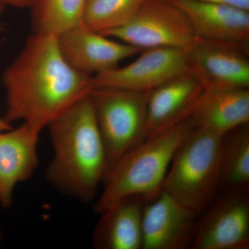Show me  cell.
<instances>
[{"instance_id":"6da1fadb","label":"cell","mask_w":249,"mask_h":249,"mask_svg":"<svg viewBox=\"0 0 249 249\" xmlns=\"http://www.w3.org/2000/svg\"><path fill=\"white\" fill-rule=\"evenodd\" d=\"M91 78L62 58L56 36L34 33L1 76L6 95L4 120L42 129L92 89Z\"/></svg>"},{"instance_id":"9c48e42d","label":"cell","mask_w":249,"mask_h":249,"mask_svg":"<svg viewBox=\"0 0 249 249\" xmlns=\"http://www.w3.org/2000/svg\"><path fill=\"white\" fill-rule=\"evenodd\" d=\"M59 51L73 70L93 77L114 70L142 49L91 30L80 23L56 36Z\"/></svg>"},{"instance_id":"d6986e66","label":"cell","mask_w":249,"mask_h":249,"mask_svg":"<svg viewBox=\"0 0 249 249\" xmlns=\"http://www.w3.org/2000/svg\"><path fill=\"white\" fill-rule=\"evenodd\" d=\"M143 0H88L82 24L103 34L127 24Z\"/></svg>"},{"instance_id":"ba28073f","label":"cell","mask_w":249,"mask_h":249,"mask_svg":"<svg viewBox=\"0 0 249 249\" xmlns=\"http://www.w3.org/2000/svg\"><path fill=\"white\" fill-rule=\"evenodd\" d=\"M142 52L129 65L93 76L92 88L151 91L175 77L190 72L186 48H153Z\"/></svg>"},{"instance_id":"ac0fdd59","label":"cell","mask_w":249,"mask_h":249,"mask_svg":"<svg viewBox=\"0 0 249 249\" xmlns=\"http://www.w3.org/2000/svg\"><path fill=\"white\" fill-rule=\"evenodd\" d=\"M88 0H40L33 8V32L55 36L82 22Z\"/></svg>"},{"instance_id":"52a82bcc","label":"cell","mask_w":249,"mask_h":249,"mask_svg":"<svg viewBox=\"0 0 249 249\" xmlns=\"http://www.w3.org/2000/svg\"><path fill=\"white\" fill-rule=\"evenodd\" d=\"M196 223L191 248L248 249L249 192H222Z\"/></svg>"},{"instance_id":"8992f818","label":"cell","mask_w":249,"mask_h":249,"mask_svg":"<svg viewBox=\"0 0 249 249\" xmlns=\"http://www.w3.org/2000/svg\"><path fill=\"white\" fill-rule=\"evenodd\" d=\"M102 35L142 50L186 48L196 37L186 16L170 0H143L127 24Z\"/></svg>"},{"instance_id":"44dd1931","label":"cell","mask_w":249,"mask_h":249,"mask_svg":"<svg viewBox=\"0 0 249 249\" xmlns=\"http://www.w3.org/2000/svg\"><path fill=\"white\" fill-rule=\"evenodd\" d=\"M40 0H4L6 6H14L19 9L33 8L37 4Z\"/></svg>"},{"instance_id":"5b68a950","label":"cell","mask_w":249,"mask_h":249,"mask_svg":"<svg viewBox=\"0 0 249 249\" xmlns=\"http://www.w3.org/2000/svg\"><path fill=\"white\" fill-rule=\"evenodd\" d=\"M150 92L113 88H93L89 91L95 118L106 149L107 168L146 140Z\"/></svg>"},{"instance_id":"8fae6325","label":"cell","mask_w":249,"mask_h":249,"mask_svg":"<svg viewBox=\"0 0 249 249\" xmlns=\"http://www.w3.org/2000/svg\"><path fill=\"white\" fill-rule=\"evenodd\" d=\"M196 214L163 191L142 211V249L191 248Z\"/></svg>"},{"instance_id":"603a6c76","label":"cell","mask_w":249,"mask_h":249,"mask_svg":"<svg viewBox=\"0 0 249 249\" xmlns=\"http://www.w3.org/2000/svg\"><path fill=\"white\" fill-rule=\"evenodd\" d=\"M6 6H7L5 4L4 0H0V16L4 12Z\"/></svg>"},{"instance_id":"3957f363","label":"cell","mask_w":249,"mask_h":249,"mask_svg":"<svg viewBox=\"0 0 249 249\" xmlns=\"http://www.w3.org/2000/svg\"><path fill=\"white\" fill-rule=\"evenodd\" d=\"M194 128L189 116L147 139L108 167L103 191L93 204L95 212L101 214L124 198L141 196L149 201L158 196L175 152Z\"/></svg>"},{"instance_id":"7402d4cb","label":"cell","mask_w":249,"mask_h":249,"mask_svg":"<svg viewBox=\"0 0 249 249\" xmlns=\"http://www.w3.org/2000/svg\"><path fill=\"white\" fill-rule=\"evenodd\" d=\"M11 124H8L6 121L4 120V118H1L0 116V133L4 132L5 131L9 130V129H12Z\"/></svg>"},{"instance_id":"7a4b0ae2","label":"cell","mask_w":249,"mask_h":249,"mask_svg":"<svg viewBox=\"0 0 249 249\" xmlns=\"http://www.w3.org/2000/svg\"><path fill=\"white\" fill-rule=\"evenodd\" d=\"M47 127L54 151L46 171L47 180L63 194L91 202L102 183L107 162L89 93Z\"/></svg>"},{"instance_id":"2e32d148","label":"cell","mask_w":249,"mask_h":249,"mask_svg":"<svg viewBox=\"0 0 249 249\" xmlns=\"http://www.w3.org/2000/svg\"><path fill=\"white\" fill-rule=\"evenodd\" d=\"M147 201L141 196L124 198L99 214L93 248L142 249V211Z\"/></svg>"},{"instance_id":"30bf717a","label":"cell","mask_w":249,"mask_h":249,"mask_svg":"<svg viewBox=\"0 0 249 249\" xmlns=\"http://www.w3.org/2000/svg\"><path fill=\"white\" fill-rule=\"evenodd\" d=\"M186 52L189 71L204 87L249 89V52L239 46L196 36Z\"/></svg>"},{"instance_id":"9a60e30c","label":"cell","mask_w":249,"mask_h":249,"mask_svg":"<svg viewBox=\"0 0 249 249\" xmlns=\"http://www.w3.org/2000/svg\"><path fill=\"white\" fill-rule=\"evenodd\" d=\"M191 117L196 128L224 137L249 122L248 88L204 87Z\"/></svg>"},{"instance_id":"ffe728a7","label":"cell","mask_w":249,"mask_h":249,"mask_svg":"<svg viewBox=\"0 0 249 249\" xmlns=\"http://www.w3.org/2000/svg\"><path fill=\"white\" fill-rule=\"evenodd\" d=\"M194 1L229 5V6L249 11V0H194Z\"/></svg>"},{"instance_id":"e0dca14e","label":"cell","mask_w":249,"mask_h":249,"mask_svg":"<svg viewBox=\"0 0 249 249\" xmlns=\"http://www.w3.org/2000/svg\"><path fill=\"white\" fill-rule=\"evenodd\" d=\"M222 192H249V124L223 137L219 193Z\"/></svg>"},{"instance_id":"4fadbf2b","label":"cell","mask_w":249,"mask_h":249,"mask_svg":"<svg viewBox=\"0 0 249 249\" xmlns=\"http://www.w3.org/2000/svg\"><path fill=\"white\" fill-rule=\"evenodd\" d=\"M204 89L191 72L152 90L147 107V139L155 137L191 116Z\"/></svg>"},{"instance_id":"5bb4252c","label":"cell","mask_w":249,"mask_h":249,"mask_svg":"<svg viewBox=\"0 0 249 249\" xmlns=\"http://www.w3.org/2000/svg\"><path fill=\"white\" fill-rule=\"evenodd\" d=\"M40 132L24 124L0 133V204L9 208L15 187L29 179L39 164L37 142Z\"/></svg>"},{"instance_id":"7c38bea8","label":"cell","mask_w":249,"mask_h":249,"mask_svg":"<svg viewBox=\"0 0 249 249\" xmlns=\"http://www.w3.org/2000/svg\"><path fill=\"white\" fill-rule=\"evenodd\" d=\"M170 1L186 16L196 37L232 44L249 52V11L194 0Z\"/></svg>"},{"instance_id":"cb8c5ba5","label":"cell","mask_w":249,"mask_h":249,"mask_svg":"<svg viewBox=\"0 0 249 249\" xmlns=\"http://www.w3.org/2000/svg\"><path fill=\"white\" fill-rule=\"evenodd\" d=\"M2 30H3V28L1 27H0V33H1V31H2ZM1 38H0V44H1Z\"/></svg>"},{"instance_id":"277c9868","label":"cell","mask_w":249,"mask_h":249,"mask_svg":"<svg viewBox=\"0 0 249 249\" xmlns=\"http://www.w3.org/2000/svg\"><path fill=\"white\" fill-rule=\"evenodd\" d=\"M223 137L196 128L178 147L161 191L198 214L219 194Z\"/></svg>"}]
</instances>
